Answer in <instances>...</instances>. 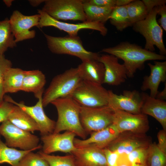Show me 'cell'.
<instances>
[{
    "label": "cell",
    "instance_id": "cell-37",
    "mask_svg": "<svg viewBox=\"0 0 166 166\" xmlns=\"http://www.w3.org/2000/svg\"><path fill=\"white\" fill-rule=\"evenodd\" d=\"M102 150L106 159L107 166H118L120 155L107 148L102 149Z\"/></svg>",
    "mask_w": 166,
    "mask_h": 166
},
{
    "label": "cell",
    "instance_id": "cell-20",
    "mask_svg": "<svg viewBox=\"0 0 166 166\" xmlns=\"http://www.w3.org/2000/svg\"><path fill=\"white\" fill-rule=\"evenodd\" d=\"M154 64H148L150 69L149 76H145L141 87V90H150L151 97L155 98L158 92L159 86L161 82H166V61H154Z\"/></svg>",
    "mask_w": 166,
    "mask_h": 166
},
{
    "label": "cell",
    "instance_id": "cell-11",
    "mask_svg": "<svg viewBox=\"0 0 166 166\" xmlns=\"http://www.w3.org/2000/svg\"><path fill=\"white\" fill-rule=\"evenodd\" d=\"M113 110V123L120 133L130 132L145 134L148 130L149 126L147 115L142 113L134 114L124 111Z\"/></svg>",
    "mask_w": 166,
    "mask_h": 166
},
{
    "label": "cell",
    "instance_id": "cell-14",
    "mask_svg": "<svg viewBox=\"0 0 166 166\" xmlns=\"http://www.w3.org/2000/svg\"><path fill=\"white\" fill-rule=\"evenodd\" d=\"M42 96L38 98V101L33 106L26 105L22 102L18 103L8 96L4 97V100L19 107L34 120L39 127L42 136L53 133L56 125V122L50 119L45 113L42 103Z\"/></svg>",
    "mask_w": 166,
    "mask_h": 166
},
{
    "label": "cell",
    "instance_id": "cell-7",
    "mask_svg": "<svg viewBox=\"0 0 166 166\" xmlns=\"http://www.w3.org/2000/svg\"><path fill=\"white\" fill-rule=\"evenodd\" d=\"M41 10L59 20L86 21L82 0H45Z\"/></svg>",
    "mask_w": 166,
    "mask_h": 166
},
{
    "label": "cell",
    "instance_id": "cell-35",
    "mask_svg": "<svg viewBox=\"0 0 166 166\" xmlns=\"http://www.w3.org/2000/svg\"><path fill=\"white\" fill-rule=\"evenodd\" d=\"M12 67L11 61L5 58L4 54H0V103L4 100L5 93L3 90V82L7 70Z\"/></svg>",
    "mask_w": 166,
    "mask_h": 166
},
{
    "label": "cell",
    "instance_id": "cell-6",
    "mask_svg": "<svg viewBox=\"0 0 166 166\" xmlns=\"http://www.w3.org/2000/svg\"><path fill=\"white\" fill-rule=\"evenodd\" d=\"M70 97L81 106L102 107L108 105L109 91L101 84L82 80Z\"/></svg>",
    "mask_w": 166,
    "mask_h": 166
},
{
    "label": "cell",
    "instance_id": "cell-39",
    "mask_svg": "<svg viewBox=\"0 0 166 166\" xmlns=\"http://www.w3.org/2000/svg\"><path fill=\"white\" fill-rule=\"evenodd\" d=\"M158 148L166 154V131L163 129L160 130L157 134Z\"/></svg>",
    "mask_w": 166,
    "mask_h": 166
},
{
    "label": "cell",
    "instance_id": "cell-34",
    "mask_svg": "<svg viewBox=\"0 0 166 166\" xmlns=\"http://www.w3.org/2000/svg\"><path fill=\"white\" fill-rule=\"evenodd\" d=\"M19 166H49L47 162L38 153L31 152L21 160Z\"/></svg>",
    "mask_w": 166,
    "mask_h": 166
},
{
    "label": "cell",
    "instance_id": "cell-44",
    "mask_svg": "<svg viewBox=\"0 0 166 166\" xmlns=\"http://www.w3.org/2000/svg\"><path fill=\"white\" fill-rule=\"evenodd\" d=\"M45 0H29L28 1L30 5L33 7L38 6L42 3L44 2Z\"/></svg>",
    "mask_w": 166,
    "mask_h": 166
},
{
    "label": "cell",
    "instance_id": "cell-10",
    "mask_svg": "<svg viewBox=\"0 0 166 166\" xmlns=\"http://www.w3.org/2000/svg\"><path fill=\"white\" fill-rule=\"evenodd\" d=\"M38 13L40 15L39 24L37 27L38 28L53 26L66 32L68 35L72 36H78V32L84 29L97 30L103 36H105L107 33L108 29L104 24L101 22L86 21L77 24H71L56 20L41 10H38Z\"/></svg>",
    "mask_w": 166,
    "mask_h": 166
},
{
    "label": "cell",
    "instance_id": "cell-23",
    "mask_svg": "<svg viewBox=\"0 0 166 166\" xmlns=\"http://www.w3.org/2000/svg\"><path fill=\"white\" fill-rule=\"evenodd\" d=\"M46 82L45 76L41 71L25 70L21 91L32 93L38 99L43 96Z\"/></svg>",
    "mask_w": 166,
    "mask_h": 166
},
{
    "label": "cell",
    "instance_id": "cell-38",
    "mask_svg": "<svg viewBox=\"0 0 166 166\" xmlns=\"http://www.w3.org/2000/svg\"><path fill=\"white\" fill-rule=\"evenodd\" d=\"M157 14L160 16L158 23L163 29L166 31V6L165 5L157 7Z\"/></svg>",
    "mask_w": 166,
    "mask_h": 166
},
{
    "label": "cell",
    "instance_id": "cell-40",
    "mask_svg": "<svg viewBox=\"0 0 166 166\" xmlns=\"http://www.w3.org/2000/svg\"><path fill=\"white\" fill-rule=\"evenodd\" d=\"M148 13L156 7L165 5V0H142Z\"/></svg>",
    "mask_w": 166,
    "mask_h": 166
},
{
    "label": "cell",
    "instance_id": "cell-24",
    "mask_svg": "<svg viewBox=\"0 0 166 166\" xmlns=\"http://www.w3.org/2000/svg\"><path fill=\"white\" fill-rule=\"evenodd\" d=\"M8 120L23 130L32 133L35 131H39V127L34 120L20 108L14 105Z\"/></svg>",
    "mask_w": 166,
    "mask_h": 166
},
{
    "label": "cell",
    "instance_id": "cell-17",
    "mask_svg": "<svg viewBox=\"0 0 166 166\" xmlns=\"http://www.w3.org/2000/svg\"><path fill=\"white\" fill-rule=\"evenodd\" d=\"M118 59L111 54L100 55L98 61L103 64L105 69L103 84L118 86L127 79L126 68L123 64L119 63Z\"/></svg>",
    "mask_w": 166,
    "mask_h": 166
},
{
    "label": "cell",
    "instance_id": "cell-1",
    "mask_svg": "<svg viewBox=\"0 0 166 166\" xmlns=\"http://www.w3.org/2000/svg\"><path fill=\"white\" fill-rule=\"evenodd\" d=\"M101 52L106 53L123 60L127 77L132 78L137 69H143L148 61L165 60V56L158 54L128 42H122L112 47L103 48Z\"/></svg>",
    "mask_w": 166,
    "mask_h": 166
},
{
    "label": "cell",
    "instance_id": "cell-18",
    "mask_svg": "<svg viewBox=\"0 0 166 166\" xmlns=\"http://www.w3.org/2000/svg\"><path fill=\"white\" fill-rule=\"evenodd\" d=\"M120 132L113 123L107 127L90 134L85 139L75 138L74 144L77 148L93 146L102 149L107 147L117 136Z\"/></svg>",
    "mask_w": 166,
    "mask_h": 166
},
{
    "label": "cell",
    "instance_id": "cell-13",
    "mask_svg": "<svg viewBox=\"0 0 166 166\" xmlns=\"http://www.w3.org/2000/svg\"><path fill=\"white\" fill-rule=\"evenodd\" d=\"M39 20V14L27 16L22 14L18 10L14 11L9 20L15 42L17 43L34 38L36 31L30 29L34 26L38 27Z\"/></svg>",
    "mask_w": 166,
    "mask_h": 166
},
{
    "label": "cell",
    "instance_id": "cell-16",
    "mask_svg": "<svg viewBox=\"0 0 166 166\" xmlns=\"http://www.w3.org/2000/svg\"><path fill=\"white\" fill-rule=\"evenodd\" d=\"M76 136L74 133L69 131L62 133H53L42 136V151L49 154L57 151L70 154L77 148L73 143Z\"/></svg>",
    "mask_w": 166,
    "mask_h": 166
},
{
    "label": "cell",
    "instance_id": "cell-15",
    "mask_svg": "<svg viewBox=\"0 0 166 166\" xmlns=\"http://www.w3.org/2000/svg\"><path fill=\"white\" fill-rule=\"evenodd\" d=\"M108 105L113 109L119 110L134 114L141 113L143 103L141 94L138 91L124 90L117 95L108 90Z\"/></svg>",
    "mask_w": 166,
    "mask_h": 166
},
{
    "label": "cell",
    "instance_id": "cell-36",
    "mask_svg": "<svg viewBox=\"0 0 166 166\" xmlns=\"http://www.w3.org/2000/svg\"><path fill=\"white\" fill-rule=\"evenodd\" d=\"M14 106V104L4 100L0 103V123L8 120Z\"/></svg>",
    "mask_w": 166,
    "mask_h": 166
},
{
    "label": "cell",
    "instance_id": "cell-33",
    "mask_svg": "<svg viewBox=\"0 0 166 166\" xmlns=\"http://www.w3.org/2000/svg\"><path fill=\"white\" fill-rule=\"evenodd\" d=\"M148 147L137 148L127 155L128 161L127 163L147 166L146 162Z\"/></svg>",
    "mask_w": 166,
    "mask_h": 166
},
{
    "label": "cell",
    "instance_id": "cell-3",
    "mask_svg": "<svg viewBox=\"0 0 166 166\" xmlns=\"http://www.w3.org/2000/svg\"><path fill=\"white\" fill-rule=\"evenodd\" d=\"M82 80L77 67L71 68L55 76L43 94V107L57 99L70 97Z\"/></svg>",
    "mask_w": 166,
    "mask_h": 166
},
{
    "label": "cell",
    "instance_id": "cell-9",
    "mask_svg": "<svg viewBox=\"0 0 166 166\" xmlns=\"http://www.w3.org/2000/svg\"><path fill=\"white\" fill-rule=\"evenodd\" d=\"M0 135L4 137L5 144L10 147L28 150L39 145V138L38 136L18 128L8 120L0 125Z\"/></svg>",
    "mask_w": 166,
    "mask_h": 166
},
{
    "label": "cell",
    "instance_id": "cell-42",
    "mask_svg": "<svg viewBox=\"0 0 166 166\" xmlns=\"http://www.w3.org/2000/svg\"><path fill=\"white\" fill-rule=\"evenodd\" d=\"M166 83L165 82V85L164 89L161 91L158 92L156 94L155 98L165 101L166 100Z\"/></svg>",
    "mask_w": 166,
    "mask_h": 166
},
{
    "label": "cell",
    "instance_id": "cell-22",
    "mask_svg": "<svg viewBox=\"0 0 166 166\" xmlns=\"http://www.w3.org/2000/svg\"><path fill=\"white\" fill-rule=\"evenodd\" d=\"M77 68L82 80L103 84L105 69L101 62L96 60H88L82 61Z\"/></svg>",
    "mask_w": 166,
    "mask_h": 166
},
{
    "label": "cell",
    "instance_id": "cell-31",
    "mask_svg": "<svg viewBox=\"0 0 166 166\" xmlns=\"http://www.w3.org/2000/svg\"><path fill=\"white\" fill-rule=\"evenodd\" d=\"M146 164L147 166H166V154L152 143L148 148Z\"/></svg>",
    "mask_w": 166,
    "mask_h": 166
},
{
    "label": "cell",
    "instance_id": "cell-21",
    "mask_svg": "<svg viewBox=\"0 0 166 166\" xmlns=\"http://www.w3.org/2000/svg\"><path fill=\"white\" fill-rule=\"evenodd\" d=\"M141 94L143 100L141 113L154 118L166 131V102L151 97L146 93L142 92Z\"/></svg>",
    "mask_w": 166,
    "mask_h": 166
},
{
    "label": "cell",
    "instance_id": "cell-2",
    "mask_svg": "<svg viewBox=\"0 0 166 166\" xmlns=\"http://www.w3.org/2000/svg\"><path fill=\"white\" fill-rule=\"evenodd\" d=\"M51 104L56 107L58 114L53 133L69 131L74 133L82 139H85L87 134L81 123L80 106L70 97L57 99Z\"/></svg>",
    "mask_w": 166,
    "mask_h": 166
},
{
    "label": "cell",
    "instance_id": "cell-5",
    "mask_svg": "<svg viewBox=\"0 0 166 166\" xmlns=\"http://www.w3.org/2000/svg\"><path fill=\"white\" fill-rule=\"evenodd\" d=\"M157 7L154 8L144 19L134 23L133 29L142 35L146 43L144 49L151 52L155 50L154 46L159 50L160 54L165 56L166 49L163 42V29L156 20Z\"/></svg>",
    "mask_w": 166,
    "mask_h": 166
},
{
    "label": "cell",
    "instance_id": "cell-26",
    "mask_svg": "<svg viewBox=\"0 0 166 166\" xmlns=\"http://www.w3.org/2000/svg\"><path fill=\"white\" fill-rule=\"evenodd\" d=\"M25 70L19 68L10 67L6 71L3 82L5 94L21 91Z\"/></svg>",
    "mask_w": 166,
    "mask_h": 166
},
{
    "label": "cell",
    "instance_id": "cell-30",
    "mask_svg": "<svg viewBox=\"0 0 166 166\" xmlns=\"http://www.w3.org/2000/svg\"><path fill=\"white\" fill-rule=\"evenodd\" d=\"M125 6L132 26L134 23L145 19L149 14L142 1L133 0Z\"/></svg>",
    "mask_w": 166,
    "mask_h": 166
},
{
    "label": "cell",
    "instance_id": "cell-28",
    "mask_svg": "<svg viewBox=\"0 0 166 166\" xmlns=\"http://www.w3.org/2000/svg\"><path fill=\"white\" fill-rule=\"evenodd\" d=\"M16 46L9 19L0 21V54H4L9 48H13Z\"/></svg>",
    "mask_w": 166,
    "mask_h": 166
},
{
    "label": "cell",
    "instance_id": "cell-46",
    "mask_svg": "<svg viewBox=\"0 0 166 166\" xmlns=\"http://www.w3.org/2000/svg\"><path fill=\"white\" fill-rule=\"evenodd\" d=\"M118 166H147L142 165L131 164L128 163H123L122 164L118 165Z\"/></svg>",
    "mask_w": 166,
    "mask_h": 166
},
{
    "label": "cell",
    "instance_id": "cell-12",
    "mask_svg": "<svg viewBox=\"0 0 166 166\" xmlns=\"http://www.w3.org/2000/svg\"><path fill=\"white\" fill-rule=\"evenodd\" d=\"M152 143L151 137L146 133L124 132H120L106 148L120 155H127L137 148L148 147Z\"/></svg>",
    "mask_w": 166,
    "mask_h": 166
},
{
    "label": "cell",
    "instance_id": "cell-27",
    "mask_svg": "<svg viewBox=\"0 0 166 166\" xmlns=\"http://www.w3.org/2000/svg\"><path fill=\"white\" fill-rule=\"evenodd\" d=\"M83 2L86 21L90 22H97L104 24L109 20L114 7L98 6L91 4L87 0H83Z\"/></svg>",
    "mask_w": 166,
    "mask_h": 166
},
{
    "label": "cell",
    "instance_id": "cell-32",
    "mask_svg": "<svg viewBox=\"0 0 166 166\" xmlns=\"http://www.w3.org/2000/svg\"><path fill=\"white\" fill-rule=\"evenodd\" d=\"M38 153L47 162L49 166H76L71 154L65 156H54L45 154L42 151Z\"/></svg>",
    "mask_w": 166,
    "mask_h": 166
},
{
    "label": "cell",
    "instance_id": "cell-19",
    "mask_svg": "<svg viewBox=\"0 0 166 166\" xmlns=\"http://www.w3.org/2000/svg\"><path fill=\"white\" fill-rule=\"evenodd\" d=\"M76 166H107L102 149L93 146L77 148L72 152Z\"/></svg>",
    "mask_w": 166,
    "mask_h": 166
},
{
    "label": "cell",
    "instance_id": "cell-29",
    "mask_svg": "<svg viewBox=\"0 0 166 166\" xmlns=\"http://www.w3.org/2000/svg\"><path fill=\"white\" fill-rule=\"evenodd\" d=\"M109 20L110 23L120 31L132 26L125 6L114 7L109 17Z\"/></svg>",
    "mask_w": 166,
    "mask_h": 166
},
{
    "label": "cell",
    "instance_id": "cell-43",
    "mask_svg": "<svg viewBox=\"0 0 166 166\" xmlns=\"http://www.w3.org/2000/svg\"><path fill=\"white\" fill-rule=\"evenodd\" d=\"M133 0H116L115 6H126Z\"/></svg>",
    "mask_w": 166,
    "mask_h": 166
},
{
    "label": "cell",
    "instance_id": "cell-4",
    "mask_svg": "<svg viewBox=\"0 0 166 166\" xmlns=\"http://www.w3.org/2000/svg\"><path fill=\"white\" fill-rule=\"evenodd\" d=\"M44 34L48 48L53 53L74 56L79 58L82 61L89 60H98L100 55L98 53L86 50L78 36L57 37Z\"/></svg>",
    "mask_w": 166,
    "mask_h": 166
},
{
    "label": "cell",
    "instance_id": "cell-8",
    "mask_svg": "<svg viewBox=\"0 0 166 166\" xmlns=\"http://www.w3.org/2000/svg\"><path fill=\"white\" fill-rule=\"evenodd\" d=\"M79 116L82 127L90 134L112 124L114 111L108 105L97 107L80 106Z\"/></svg>",
    "mask_w": 166,
    "mask_h": 166
},
{
    "label": "cell",
    "instance_id": "cell-25",
    "mask_svg": "<svg viewBox=\"0 0 166 166\" xmlns=\"http://www.w3.org/2000/svg\"><path fill=\"white\" fill-rule=\"evenodd\" d=\"M41 147L39 145L37 148L30 150H18L7 146L0 137V164L6 163L12 166H19L20 161L26 155Z\"/></svg>",
    "mask_w": 166,
    "mask_h": 166
},
{
    "label": "cell",
    "instance_id": "cell-45",
    "mask_svg": "<svg viewBox=\"0 0 166 166\" xmlns=\"http://www.w3.org/2000/svg\"><path fill=\"white\" fill-rule=\"evenodd\" d=\"M14 1L13 0H4L3 2L8 7H10L12 4V3Z\"/></svg>",
    "mask_w": 166,
    "mask_h": 166
},
{
    "label": "cell",
    "instance_id": "cell-41",
    "mask_svg": "<svg viewBox=\"0 0 166 166\" xmlns=\"http://www.w3.org/2000/svg\"><path fill=\"white\" fill-rule=\"evenodd\" d=\"M87 1L92 5L101 7H115L116 0H88Z\"/></svg>",
    "mask_w": 166,
    "mask_h": 166
}]
</instances>
